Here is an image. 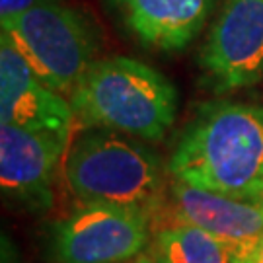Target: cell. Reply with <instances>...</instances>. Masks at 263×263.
<instances>
[{
    "label": "cell",
    "instance_id": "4",
    "mask_svg": "<svg viewBox=\"0 0 263 263\" xmlns=\"http://www.w3.org/2000/svg\"><path fill=\"white\" fill-rule=\"evenodd\" d=\"M4 33L35 74L61 96L72 94L96 63L98 37L76 10L49 0L26 12Z\"/></svg>",
    "mask_w": 263,
    "mask_h": 263
},
{
    "label": "cell",
    "instance_id": "1",
    "mask_svg": "<svg viewBox=\"0 0 263 263\" xmlns=\"http://www.w3.org/2000/svg\"><path fill=\"white\" fill-rule=\"evenodd\" d=\"M168 172L187 185L252 203L263 185V107L203 105L178 139Z\"/></svg>",
    "mask_w": 263,
    "mask_h": 263
},
{
    "label": "cell",
    "instance_id": "5",
    "mask_svg": "<svg viewBox=\"0 0 263 263\" xmlns=\"http://www.w3.org/2000/svg\"><path fill=\"white\" fill-rule=\"evenodd\" d=\"M151 236L152 218L142 211L80 203L51 226L49 252L57 263H121L141 255Z\"/></svg>",
    "mask_w": 263,
    "mask_h": 263
},
{
    "label": "cell",
    "instance_id": "6",
    "mask_svg": "<svg viewBox=\"0 0 263 263\" xmlns=\"http://www.w3.org/2000/svg\"><path fill=\"white\" fill-rule=\"evenodd\" d=\"M201 65L220 94L261 80L263 0H226L209 31Z\"/></svg>",
    "mask_w": 263,
    "mask_h": 263
},
{
    "label": "cell",
    "instance_id": "8",
    "mask_svg": "<svg viewBox=\"0 0 263 263\" xmlns=\"http://www.w3.org/2000/svg\"><path fill=\"white\" fill-rule=\"evenodd\" d=\"M170 213L199 226L226 248L232 263H252L263 242V211L255 203L226 197L174 179Z\"/></svg>",
    "mask_w": 263,
    "mask_h": 263
},
{
    "label": "cell",
    "instance_id": "15",
    "mask_svg": "<svg viewBox=\"0 0 263 263\" xmlns=\"http://www.w3.org/2000/svg\"><path fill=\"white\" fill-rule=\"evenodd\" d=\"M252 203H255V205L263 211V185L259 187V191H257V195L254 197V201H252Z\"/></svg>",
    "mask_w": 263,
    "mask_h": 263
},
{
    "label": "cell",
    "instance_id": "14",
    "mask_svg": "<svg viewBox=\"0 0 263 263\" xmlns=\"http://www.w3.org/2000/svg\"><path fill=\"white\" fill-rule=\"evenodd\" d=\"M131 263H168V261H166V259H164V257H162V255H160L158 252L151 246V250H148V252L144 250V252H142L141 255H137Z\"/></svg>",
    "mask_w": 263,
    "mask_h": 263
},
{
    "label": "cell",
    "instance_id": "12",
    "mask_svg": "<svg viewBox=\"0 0 263 263\" xmlns=\"http://www.w3.org/2000/svg\"><path fill=\"white\" fill-rule=\"evenodd\" d=\"M49 0H0V26L2 31L14 26L26 12Z\"/></svg>",
    "mask_w": 263,
    "mask_h": 263
},
{
    "label": "cell",
    "instance_id": "10",
    "mask_svg": "<svg viewBox=\"0 0 263 263\" xmlns=\"http://www.w3.org/2000/svg\"><path fill=\"white\" fill-rule=\"evenodd\" d=\"M146 47L179 51L197 35L216 0H105Z\"/></svg>",
    "mask_w": 263,
    "mask_h": 263
},
{
    "label": "cell",
    "instance_id": "16",
    "mask_svg": "<svg viewBox=\"0 0 263 263\" xmlns=\"http://www.w3.org/2000/svg\"><path fill=\"white\" fill-rule=\"evenodd\" d=\"M252 263H263V242L259 244V248H257V252H255V257Z\"/></svg>",
    "mask_w": 263,
    "mask_h": 263
},
{
    "label": "cell",
    "instance_id": "13",
    "mask_svg": "<svg viewBox=\"0 0 263 263\" xmlns=\"http://www.w3.org/2000/svg\"><path fill=\"white\" fill-rule=\"evenodd\" d=\"M0 263H18L16 250L6 236H2V252H0Z\"/></svg>",
    "mask_w": 263,
    "mask_h": 263
},
{
    "label": "cell",
    "instance_id": "3",
    "mask_svg": "<svg viewBox=\"0 0 263 263\" xmlns=\"http://www.w3.org/2000/svg\"><path fill=\"white\" fill-rule=\"evenodd\" d=\"M65 179L80 203L137 209L152 220L166 205L156 154L107 129H88L72 142Z\"/></svg>",
    "mask_w": 263,
    "mask_h": 263
},
{
    "label": "cell",
    "instance_id": "9",
    "mask_svg": "<svg viewBox=\"0 0 263 263\" xmlns=\"http://www.w3.org/2000/svg\"><path fill=\"white\" fill-rule=\"evenodd\" d=\"M0 123L63 137H70L74 123L70 102L35 74L4 31L0 37Z\"/></svg>",
    "mask_w": 263,
    "mask_h": 263
},
{
    "label": "cell",
    "instance_id": "11",
    "mask_svg": "<svg viewBox=\"0 0 263 263\" xmlns=\"http://www.w3.org/2000/svg\"><path fill=\"white\" fill-rule=\"evenodd\" d=\"M152 248L168 263H232L226 248L203 228L164 209L152 220Z\"/></svg>",
    "mask_w": 263,
    "mask_h": 263
},
{
    "label": "cell",
    "instance_id": "2",
    "mask_svg": "<svg viewBox=\"0 0 263 263\" xmlns=\"http://www.w3.org/2000/svg\"><path fill=\"white\" fill-rule=\"evenodd\" d=\"M70 105L88 129H107L160 141L178 109V92L164 74L129 57L96 61L82 76Z\"/></svg>",
    "mask_w": 263,
    "mask_h": 263
},
{
    "label": "cell",
    "instance_id": "7",
    "mask_svg": "<svg viewBox=\"0 0 263 263\" xmlns=\"http://www.w3.org/2000/svg\"><path fill=\"white\" fill-rule=\"evenodd\" d=\"M68 137L0 125V183L4 195L24 207L45 211L53 201V179L66 156Z\"/></svg>",
    "mask_w": 263,
    "mask_h": 263
}]
</instances>
